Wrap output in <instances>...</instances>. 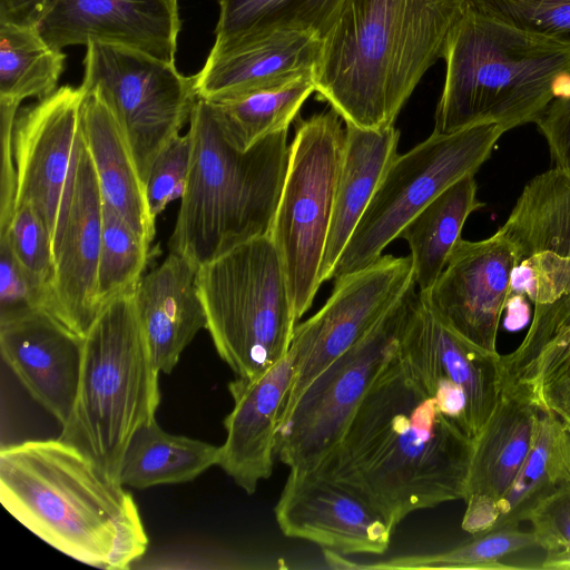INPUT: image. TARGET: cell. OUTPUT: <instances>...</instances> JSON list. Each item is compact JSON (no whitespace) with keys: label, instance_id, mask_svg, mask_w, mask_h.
I'll list each match as a JSON object with an SVG mask.
<instances>
[{"label":"cell","instance_id":"d4e9b609","mask_svg":"<svg viewBox=\"0 0 570 570\" xmlns=\"http://www.w3.org/2000/svg\"><path fill=\"white\" fill-rule=\"evenodd\" d=\"M400 131L345 125L344 153L323 262L321 284L332 272L363 216L385 170L397 155Z\"/></svg>","mask_w":570,"mask_h":570},{"label":"cell","instance_id":"7bdbcfd3","mask_svg":"<svg viewBox=\"0 0 570 570\" xmlns=\"http://www.w3.org/2000/svg\"><path fill=\"white\" fill-rule=\"evenodd\" d=\"M531 400L538 407L551 411L570 438V355L544 374Z\"/></svg>","mask_w":570,"mask_h":570},{"label":"cell","instance_id":"d6986e66","mask_svg":"<svg viewBox=\"0 0 570 570\" xmlns=\"http://www.w3.org/2000/svg\"><path fill=\"white\" fill-rule=\"evenodd\" d=\"M274 514L287 538L345 554H382L393 529L345 488L314 474L289 471Z\"/></svg>","mask_w":570,"mask_h":570},{"label":"cell","instance_id":"74e56055","mask_svg":"<svg viewBox=\"0 0 570 570\" xmlns=\"http://www.w3.org/2000/svg\"><path fill=\"white\" fill-rule=\"evenodd\" d=\"M527 521L532 525L538 547L546 552L539 568L570 570V483L540 500Z\"/></svg>","mask_w":570,"mask_h":570},{"label":"cell","instance_id":"8d00e7d4","mask_svg":"<svg viewBox=\"0 0 570 570\" xmlns=\"http://www.w3.org/2000/svg\"><path fill=\"white\" fill-rule=\"evenodd\" d=\"M0 238L7 240L20 265L36 283L48 291L50 298L55 272L51 237L30 204L23 203L16 207L13 217L8 228L0 234Z\"/></svg>","mask_w":570,"mask_h":570},{"label":"cell","instance_id":"e0dca14e","mask_svg":"<svg viewBox=\"0 0 570 570\" xmlns=\"http://www.w3.org/2000/svg\"><path fill=\"white\" fill-rule=\"evenodd\" d=\"M498 232L514 247L513 276L534 305L570 293V171L554 166L531 179Z\"/></svg>","mask_w":570,"mask_h":570},{"label":"cell","instance_id":"9a60e30c","mask_svg":"<svg viewBox=\"0 0 570 570\" xmlns=\"http://www.w3.org/2000/svg\"><path fill=\"white\" fill-rule=\"evenodd\" d=\"M83 96L81 86L59 87L49 97L19 109L13 125L16 207L30 204L51 240L65 204L80 136Z\"/></svg>","mask_w":570,"mask_h":570},{"label":"cell","instance_id":"8992f818","mask_svg":"<svg viewBox=\"0 0 570 570\" xmlns=\"http://www.w3.org/2000/svg\"><path fill=\"white\" fill-rule=\"evenodd\" d=\"M134 293L105 305L85 335L75 405L59 436L118 481L134 433L155 420L160 402L159 371L141 331Z\"/></svg>","mask_w":570,"mask_h":570},{"label":"cell","instance_id":"60d3db41","mask_svg":"<svg viewBox=\"0 0 570 570\" xmlns=\"http://www.w3.org/2000/svg\"><path fill=\"white\" fill-rule=\"evenodd\" d=\"M534 124L548 142L556 167L570 171V73L560 80L553 99Z\"/></svg>","mask_w":570,"mask_h":570},{"label":"cell","instance_id":"f1b7e54d","mask_svg":"<svg viewBox=\"0 0 570 570\" xmlns=\"http://www.w3.org/2000/svg\"><path fill=\"white\" fill-rule=\"evenodd\" d=\"M220 446L164 431L156 420L140 426L122 458L119 481L145 490L194 480L218 465Z\"/></svg>","mask_w":570,"mask_h":570},{"label":"cell","instance_id":"cb8c5ba5","mask_svg":"<svg viewBox=\"0 0 570 570\" xmlns=\"http://www.w3.org/2000/svg\"><path fill=\"white\" fill-rule=\"evenodd\" d=\"M197 271L188 258L170 252L135 288L138 320L159 373H171L183 351L207 328Z\"/></svg>","mask_w":570,"mask_h":570},{"label":"cell","instance_id":"603a6c76","mask_svg":"<svg viewBox=\"0 0 570 570\" xmlns=\"http://www.w3.org/2000/svg\"><path fill=\"white\" fill-rule=\"evenodd\" d=\"M322 48L323 39L315 35L281 31L236 47L212 49L196 75L198 98L219 101L315 75Z\"/></svg>","mask_w":570,"mask_h":570},{"label":"cell","instance_id":"5b68a950","mask_svg":"<svg viewBox=\"0 0 570 570\" xmlns=\"http://www.w3.org/2000/svg\"><path fill=\"white\" fill-rule=\"evenodd\" d=\"M446 72L434 130L480 124L507 130L535 122L570 73V45L528 33L469 9L443 55Z\"/></svg>","mask_w":570,"mask_h":570},{"label":"cell","instance_id":"83f0119b","mask_svg":"<svg viewBox=\"0 0 570 570\" xmlns=\"http://www.w3.org/2000/svg\"><path fill=\"white\" fill-rule=\"evenodd\" d=\"M219 16L212 49L223 50L281 31L324 39L346 0H217Z\"/></svg>","mask_w":570,"mask_h":570},{"label":"cell","instance_id":"9c48e42d","mask_svg":"<svg viewBox=\"0 0 570 570\" xmlns=\"http://www.w3.org/2000/svg\"><path fill=\"white\" fill-rule=\"evenodd\" d=\"M505 131L493 122L451 134L433 131L405 154L396 155L341 253L331 279L375 263L428 204L462 177L479 170Z\"/></svg>","mask_w":570,"mask_h":570},{"label":"cell","instance_id":"e575fe53","mask_svg":"<svg viewBox=\"0 0 570 570\" xmlns=\"http://www.w3.org/2000/svg\"><path fill=\"white\" fill-rule=\"evenodd\" d=\"M149 245L114 208L102 204L97 275V299L101 309L116 297L135 291L147 264Z\"/></svg>","mask_w":570,"mask_h":570},{"label":"cell","instance_id":"b9f144b4","mask_svg":"<svg viewBox=\"0 0 570 570\" xmlns=\"http://www.w3.org/2000/svg\"><path fill=\"white\" fill-rule=\"evenodd\" d=\"M20 102L0 98L1 121V179H0V234L3 233L16 210L17 169L12 149V130Z\"/></svg>","mask_w":570,"mask_h":570},{"label":"cell","instance_id":"277c9868","mask_svg":"<svg viewBox=\"0 0 570 570\" xmlns=\"http://www.w3.org/2000/svg\"><path fill=\"white\" fill-rule=\"evenodd\" d=\"M188 131L190 168L168 247L199 267L269 234L291 144L288 130H282L247 150L237 149L227 139L214 105L205 99L197 100Z\"/></svg>","mask_w":570,"mask_h":570},{"label":"cell","instance_id":"5bb4252c","mask_svg":"<svg viewBox=\"0 0 570 570\" xmlns=\"http://www.w3.org/2000/svg\"><path fill=\"white\" fill-rule=\"evenodd\" d=\"M102 197L81 129L65 204L55 235L49 312L81 337L99 315L97 275Z\"/></svg>","mask_w":570,"mask_h":570},{"label":"cell","instance_id":"1f68e13d","mask_svg":"<svg viewBox=\"0 0 570 570\" xmlns=\"http://www.w3.org/2000/svg\"><path fill=\"white\" fill-rule=\"evenodd\" d=\"M570 355V293L534 305L529 330L519 346L501 355L503 389L531 399L540 380Z\"/></svg>","mask_w":570,"mask_h":570},{"label":"cell","instance_id":"7c38bea8","mask_svg":"<svg viewBox=\"0 0 570 570\" xmlns=\"http://www.w3.org/2000/svg\"><path fill=\"white\" fill-rule=\"evenodd\" d=\"M397 355L441 411L474 440L502 394L501 355L441 323L420 293L401 328Z\"/></svg>","mask_w":570,"mask_h":570},{"label":"cell","instance_id":"3957f363","mask_svg":"<svg viewBox=\"0 0 570 570\" xmlns=\"http://www.w3.org/2000/svg\"><path fill=\"white\" fill-rule=\"evenodd\" d=\"M0 502L46 543L88 566L128 569L148 546L125 485L59 438L2 445Z\"/></svg>","mask_w":570,"mask_h":570},{"label":"cell","instance_id":"4316f807","mask_svg":"<svg viewBox=\"0 0 570 570\" xmlns=\"http://www.w3.org/2000/svg\"><path fill=\"white\" fill-rule=\"evenodd\" d=\"M474 175L452 184L428 204L402 229L409 244L414 283L426 293L439 279L471 213L482 207L476 198Z\"/></svg>","mask_w":570,"mask_h":570},{"label":"cell","instance_id":"ab89813d","mask_svg":"<svg viewBox=\"0 0 570 570\" xmlns=\"http://www.w3.org/2000/svg\"><path fill=\"white\" fill-rule=\"evenodd\" d=\"M49 293L36 283L0 238V323L38 309L49 311Z\"/></svg>","mask_w":570,"mask_h":570},{"label":"cell","instance_id":"6da1fadb","mask_svg":"<svg viewBox=\"0 0 570 570\" xmlns=\"http://www.w3.org/2000/svg\"><path fill=\"white\" fill-rule=\"evenodd\" d=\"M473 439L410 373L397 347L341 441L312 472L377 511L394 529L411 513L462 500Z\"/></svg>","mask_w":570,"mask_h":570},{"label":"cell","instance_id":"7a4b0ae2","mask_svg":"<svg viewBox=\"0 0 570 570\" xmlns=\"http://www.w3.org/2000/svg\"><path fill=\"white\" fill-rule=\"evenodd\" d=\"M468 7V0H346L323 39L318 99L345 125L394 126Z\"/></svg>","mask_w":570,"mask_h":570},{"label":"cell","instance_id":"f546056e","mask_svg":"<svg viewBox=\"0 0 570 570\" xmlns=\"http://www.w3.org/2000/svg\"><path fill=\"white\" fill-rule=\"evenodd\" d=\"M570 483V438L559 419L539 410L530 450L497 504L493 527H518L543 498Z\"/></svg>","mask_w":570,"mask_h":570},{"label":"cell","instance_id":"30bf717a","mask_svg":"<svg viewBox=\"0 0 570 570\" xmlns=\"http://www.w3.org/2000/svg\"><path fill=\"white\" fill-rule=\"evenodd\" d=\"M417 298L413 284L364 336L308 384L281 420L275 455L289 471L312 473L338 444L396 351L401 328Z\"/></svg>","mask_w":570,"mask_h":570},{"label":"cell","instance_id":"44dd1931","mask_svg":"<svg viewBox=\"0 0 570 570\" xmlns=\"http://www.w3.org/2000/svg\"><path fill=\"white\" fill-rule=\"evenodd\" d=\"M0 351L32 399L63 426L75 405L83 337L38 309L0 323Z\"/></svg>","mask_w":570,"mask_h":570},{"label":"cell","instance_id":"4dcf8cb0","mask_svg":"<svg viewBox=\"0 0 570 570\" xmlns=\"http://www.w3.org/2000/svg\"><path fill=\"white\" fill-rule=\"evenodd\" d=\"M314 76L307 75L284 86L210 101L229 142L239 150H247L272 134L288 130L305 100L316 89Z\"/></svg>","mask_w":570,"mask_h":570},{"label":"cell","instance_id":"ffe728a7","mask_svg":"<svg viewBox=\"0 0 570 570\" xmlns=\"http://www.w3.org/2000/svg\"><path fill=\"white\" fill-rule=\"evenodd\" d=\"M296 372L292 348L253 379L236 377L228 384L234 406L224 420L226 440L218 465L247 494L273 473L277 429Z\"/></svg>","mask_w":570,"mask_h":570},{"label":"cell","instance_id":"ba28073f","mask_svg":"<svg viewBox=\"0 0 570 570\" xmlns=\"http://www.w3.org/2000/svg\"><path fill=\"white\" fill-rule=\"evenodd\" d=\"M344 145L343 119L332 108L296 121L268 235L283 262L297 321L311 308L321 286Z\"/></svg>","mask_w":570,"mask_h":570},{"label":"cell","instance_id":"7402d4cb","mask_svg":"<svg viewBox=\"0 0 570 570\" xmlns=\"http://www.w3.org/2000/svg\"><path fill=\"white\" fill-rule=\"evenodd\" d=\"M539 410L528 396L502 390L495 410L473 440L462 499L464 531L476 534L493 527L497 504L530 450Z\"/></svg>","mask_w":570,"mask_h":570},{"label":"cell","instance_id":"2e32d148","mask_svg":"<svg viewBox=\"0 0 570 570\" xmlns=\"http://www.w3.org/2000/svg\"><path fill=\"white\" fill-rule=\"evenodd\" d=\"M518 266L512 244L499 232L460 239L433 287L420 293L433 315L453 332L490 353L497 350L500 318Z\"/></svg>","mask_w":570,"mask_h":570},{"label":"cell","instance_id":"f35d334b","mask_svg":"<svg viewBox=\"0 0 570 570\" xmlns=\"http://www.w3.org/2000/svg\"><path fill=\"white\" fill-rule=\"evenodd\" d=\"M191 135L177 136L154 160L145 183L146 197L153 217L181 198L190 168Z\"/></svg>","mask_w":570,"mask_h":570},{"label":"cell","instance_id":"ee69618b","mask_svg":"<svg viewBox=\"0 0 570 570\" xmlns=\"http://www.w3.org/2000/svg\"><path fill=\"white\" fill-rule=\"evenodd\" d=\"M47 2L48 0H0V23L37 28Z\"/></svg>","mask_w":570,"mask_h":570},{"label":"cell","instance_id":"ac0fdd59","mask_svg":"<svg viewBox=\"0 0 570 570\" xmlns=\"http://www.w3.org/2000/svg\"><path fill=\"white\" fill-rule=\"evenodd\" d=\"M178 0H48L37 29L55 49L91 41L175 62Z\"/></svg>","mask_w":570,"mask_h":570},{"label":"cell","instance_id":"836d02e7","mask_svg":"<svg viewBox=\"0 0 570 570\" xmlns=\"http://www.w3.org/2000/svg\"><path fill=\"white\" fill-rule=\"evenodd\" d=\"M538 547L532 531L504 525L472 534L452 549L435 553L401 554L370 564H347V569H476L503 570L514 566L503 563L509 554Z\"/></svg>","mask_w":570,"mask_h":570},{"label":"cell","instance_id":"4fadbf2b","mask_svg":"<svg viewBox=\"0 0 570 570\" xmlns=\"http://www.w3.org/2000/svg\"><path fill=\"white\" fill-rule=\"evenodd\" d=\"M413 284L411 256L392 255H382L370 266L335 279L322 308L295 326L289 348L296 372L282 419L308 384L364 336Z\"/></svg>","mask_w":570,"mask_h":570},{"label":"cell","instance_id":"d590c367","mask_svg":"<svg viewBox=\"0 0 570 570\" xmlns=\"http://www.w3.org/2000/svg\"><path fill=\"white\" fill-rule=\"evenodd\" d=\"M469 9L514 29L570 45V0H468Z\"/></svg>","mask_w":570,"mask_h":570},{"label":"cell","instance_id":"d6a6232c","mask_svg":"<svg viewBox=\"0 0 570 570\" xmlns=\"http://www.w3.org/2000/svg\"><path fill=\"white\" fill-rule=\"evenodd\" d=\"M65 59L37 28L0 23V98L49 97L58 89Z\"/></svg>","mask_w":570,"mask_h":570},{"label":"cell","instance_id":"52a82bcc","mask_svg":"<svg viewBox=\"0 0 570 570\" xmlns=\"http://www.w3.org/2000/svg\"><path fill=\"white\" fill-rule=\"evenodd\" d=\"M207 331L236 377L253 379L289 350L297 322L278 250L250 238L198 267Z\"/></svg>","mask_w":570,"mask_h":570},{"label":"cell","instance_id":"484cf974","mask_svg":"<svg viewBox=\"0 0 570 570\" xmlns=\"http://www.w3.org/2000/svg\"><path fill=\"white\" fill-rule=\"evenodd\" d=\"M80 129L96 170L102 202L149 243L156 228L128 141L112 112L96 91H86Z\"/></svg>","mask_w":570,"mask_h":570},{"label":"cell","instance_id":"8fae6325","mask_svg":"<svg viewBox=\"0 0 570 570\" xmlns=\"http://www.w3.org/2000/svg\"><path fill=\"white\" fill-rule=\"evenodd\" d=\"M86 91H96L119 124L146 183L156 157L189 121L197 102L196 75L130 48L91 41L86 46Z\"/></svg>","mask_w":570,"mask_h":570}]
</instances>
